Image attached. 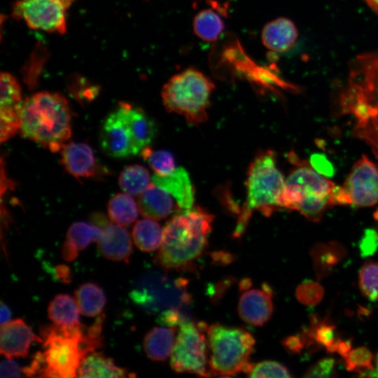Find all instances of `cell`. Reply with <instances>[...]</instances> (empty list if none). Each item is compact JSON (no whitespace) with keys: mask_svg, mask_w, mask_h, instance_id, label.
<instances>
[{"mask_svg":"<svg viewBox=\"0 0 378 378\" xmlns=\"http://www.w3.org/2000/svg\"><path fill=\"white\" fill-rule=\"evenodd\" d=\"M195 35L204 41L214 42L223 31L224 23L220 15L211 9L200 11L192 22Z\"/></svg>","mask_w":378,"mask_h":378,"instance_id":"4dcf8cb0","label":"cell"},{"mask_svg":"<svg viewBox=\"0 0 378 378\" xmlns=\"http://www.w3.org/2000/svg\"><path fill=\"white\" fill-rule=\"evenodd\" d=\"M40 334L45 362L42 377H77L78 368L86 356L103 345L102 336L92 335L81 324L45 326L41 328Z\"/></svg>","mask_w":378,"mask_h":378,"instance_id":"277c9868","label":"cell"},{"mask_svg":"<svg viewBox=\"0 0 378 378\" xmlns=\"http://www.w3.org/2000/svg\"><path fill=\"white\" fill-rule=\"evenodd\" d=\"M207 326L187 320L180 325L171 354L170 365L178 373H190L209 377L206 369Z\"/></svg>","mask_w":378,"mask_h":378,"instance_id":"30bf717a","label":"cell"},{"mask_svg":"<svg viewBox=\"0 0 378 378\" xmlns=\"http://www.w3.org/2000/svg\"><path fill=\"white\" fill-rule=\"evenodd\" d=\"M282 344L287 351L292 354H300L306 346L301 333L287 337L282 341Z\"/></svg>","mask_w":378,"mask_h":378,"instance_id":"7bdbcfd3","label":"cell"},{"mask_svg":"<svg viewBox=\"0 0 378 378\" xmlns=\"http://www.w3.org/2000/svg\"><path fill=\"white\" fill-rule=\"evenodd\" d=\"M61 162L66 171L76 178H90L106 174L92 147L86 143L71 141L61 149Z\"/></svg>","mask_w":378,"mask_h":378,"instance_id":"9a60e30c","label":"cell"},{"mask_svg":"<svg viewBox=\"0 0 378 378\" xmlns=\"http://www.w3.org/2000/svg\"><path fill=\"white\" fill-rule=\"evenodd\" d=\"M99 140L102 150L111 158H125L139 153L120 104L104 120Z\"/></svg>","mask_w":378,"mask_h":378,"instance_id":"4fadbf2b","label":"cell"},{"mask_svg":"<svg viewBox=\"0 0 378 378\" xmlns=\"http://www.w3.org/2000/svg\"><path fill=\"white\" fill-rule=\"evenodd\" d=\"M0 78V111L20 113L23 103L20 85L8 72H2Z\"/></svg>","mask_w":378,"mask_h":378,"instance_id":"d6a6232c","label":"cell"},{"mask_svg":"<svg viewBox=\"0 0 378 378\" xmlns=\"http://www.w3.org/2000/svg\"><path fill=\"white\" fill-rule=\"evenodd\" d=\"M0 310H1L0 322H1V326L10 321V319L11 318V311L10 308L3 302H1Z\"/></svg>","mask_w":378,"mask_h":378,"instance_id":"f6af8a7d","label":"cell"},{"mask_svg":"<svg viewBox=\"0 0 378 378\" xmlns=\"http://www.w3.org/2000/svg\"><path fill=\"white\" fill-rule=\"evenodd\" d=\"M23 374L22 368L13 360H4L0 365L1 377H21Z\"/></svg>","mask_w":378,"mask_h":378,"instance_id":"b9f144b4","label":"cell"},{"mask_svg":"<svg viewBox=\"0 0 378 378\" xmlns=\"http://www.w3.org/2000/svg\"><path fill=\"white\" fill-rule=\"evenodd\" d=\"M71 113L66 99L57 92H39L27 97L20 111V134L52 153L71 134Z\"/></svg>","mask_w":378,"mask_h":378,"instance_id":"3957f363","label":"cell"},{"mask_svg":"<svg viewBox=\"0 0 378 378\" xmlns=\"http://www.w3.org/2000/svg\"><path fill=\"white\" fill-rule=\"evenodd\" d=\"M55 276L57 280L64 284H69L71 281V270L65 265L56 266Z\"/></svg>","mask_w":378,"mask_h":378,"instance_id":"ee69618b","label":"cell"},{"mask_svg":"<svg viewBox=\"0 0 378 378\" xmlns=\"http://www.w3.org/2000/svg\"><path fill=\"white\" fill-rule=\"evenodd\" d=\"M74 299L80 313L90 317L100 315L106 302L103 290L92 282L80 286L74 293Z\"/></svg>","mask_w":378,"mask_h":378,"instance_id":"4316f807","label":"cell"},{"mask_svg":"<svg viewBox=\"0 0 378 378\" xmlns=\"http://www.w3.org/2000/svg\"><path fill=\"white\" fill-rule=\"evenodd\" d=\"M34 342H41L43 339L35 335L22 318L1 326L0 351L7 358H25Z\"/></svg>","mask_w":378,"mask_h":378,"instance_id":"2e32d148","label":"cell"},{"mask_svg":"<svg viewBox=\"0 0 378 378\" xmlns=\"http://www.w3.org/2000/svg\"><path fill=\"white\" fill-rule=\"evenodd\" d=\"M135 374L115 365L113 360L101 352H92L80 363L79 377H131Z\"/></svg>","mask_w":378,"mask_h":378,"instance_id":"cb8c5ba5","label":"cell"},{"mask_svg":"<svg viewBox=\"0 0 378 378\" xmlns=\"http://www.w3.org/2000/svg\"><path fill=\"white\" fill-rule=\"evenodd\" d=\"M215 85L201 71L190 68L174 75L163 86L162 99L166 110L183 116L190 125L207 120Z\"/></svg>","mask_w":378,"mask_h":378,"instance_id":"52a82bcc","label":"cell"},{"mask_svg":"<svg viewBox=\"0 0 378 378\" xmlns=\"http://www.w3.org/2000/svg\"><path fill=\"white\" fill-rule=\"evenodd\" d=\"M111 221L120 225H129L138 217L139 207L131 195L118 193L113 196L107 206Z\"/></svg>","mask_w":378,"mask_h":378,"instance_id":"f546056e","label":"cell"},{"mask_svg":"<svg viewBox=\"0 0 378 378\" xmlns=\"http://www.w3.org/2000/svg\"><path fill=\"white\" fill-rule=\"evenodd\" d=\"M132 234L139 249L151 252L160 248L163 239V229L155 220L146 218L135 223Z\"/></svg>","mask_w":378,"mask_h":378,"instance_id":"f1b7e54d","label":"cell"},{"mask_svg":"<svg viewBox=\"0 0 378 378\" xmlns=\"http://www.w3.org/2000/svg\"><path fill=\"white\" fill-rule=\"evenodd\" d=\"M187 281L167 274L148 271L138 278L130 292L132 301L149 314L172 309L186 310L191 301Z\"/></svg>","mask_w":378,"mask_h":378,"instance_id":"9c48e42d","label":"cell"},{"mask_svg":"<svg viewBox=\"0 0 378 378\" xmlns=\"http://www.w3.org/2000/svg\"><path fill=\"white\" fill-rule=\"evenodd\" d=\"M306 346L318 345L325 347L329 353H337L342 339L336 332V326L328 318L318 319L313 316L311 326L301 333Z\"/></svg>","mask_w":378,"mask_h":378,"instance_id":"d4e9b609","label":"cell"},{"mask_svg":"<svg viewBox=\"0 0 378 378\" xmlns=\"http://www.w3.org/2000/svg\"><path fill=\"white\" fill-rule=\"evenodd\" d=\"M149 172L139 164L125 167L120 174L119 185L122 190L131 195H140L152 183Z\"/></svg>","mask_w":378,"mask_h":378,"instance_id":"1f68e13d","label":"cell"},{"mask_svg":"<svg viewBox=\"0 0 378 378\" xmlns=\"http://www.w3.org/2000/svg\"><path fill=\"white\" fill-rule=\"evenodd\" d=\"M152 183L167 190L174 197L178 207V212L193 207L195 189L187 171L177 167L167 176L154 174Z\"/></svg>","mask_w":378,"mask_h":378,"instance_id":"d6986e66","label":"cell"},{"mask_svg":"<svg viewBox=\"0 0 378 378\" xmlns=\"http://www.w3.org/2000/svg\"><path fill=\"white\" fill-rule=\"evenodd\" d=\"M62 3H63L67 8L76 0H59Z\"/></svg>","mask_w":378,"mask_h":378,"instance_id":"c3c4849f","label":"cell"},{"mask_svg":"<svg viewBox=\"0 0 378 378\" xmlns=\"http://www.w3.org/2000/svg\"><path fill=\"white\" fill-rule=\"evenodd\" d=\"M102 229L93 223L76 222L68 229L66 240L62 246V255L64 260L71 262L79 251L90 243L98 241L102 236Z\"/></svg>","mask_w":378,"mask_h":378,"instance_id":"7402d4cb","label":"cell"},{"mask_svg":"<svg viewBox=\"0 0 378 378\" xmlns=\"http://www.w3.org/2000/svg\"><path fill=\"white\" fill-rule=\"evenodd\" d=\"M295 295L301 304L312 307L318 304L322 300L324 289L317 282L305 280L298 286Z\"/></svg>","mask_w":378,"mask_h":378,"instance_id":"74e56055","label":"cell"},{"mask_svg":"<svg viewBox=\"0 0 378 378\" xmlns=\"http://www.w3.org/2000/svg\"><path fill=\"white\" fill-rule=\"evenodd\" d=\"M175 327H155L144 337V349L153 361H164L171 356L175 342Z\"/></svg>","mask_w":378,"mask_h":378,"instance_id":"484cf974","label":"cell"},{"mask_svg":"<svg viewBox=\"0 0 378 378\" xmlns=\"http://www.w3.org/2000/svg\"><path fill=\"white\" fill-rule=\"evenodd\" d=\"M139 212L145 217L162 220L178 212L176 202L167 190L152 183L139 197Z\"/></svg>","mask_w":378,"mask_h":378,"instance_id":"ac0fdd59","label":"cell"},{"mask_svg":"<svg viewBox=\"0 0 378 378\" xmlns=\"http://www.w3.org/2000/svg\"><path fill=\"white\" fill-rule=\"evenodd\" d=\"M344 365L347 370L362 374L373 370L374 356L366 346H359L351 349L344 357Z\"/></svg>","mask_w":378,"mask_h":378,"instance_id":"8d00e7d4","label":"cell"},{"mask_svg":"<svg viewBox=\"0 0 378 378\" xmlns=\"http://www.w3.org/2000/svg\"><path fill=\"white\" fill-rule=\"evenodd\" d=\"M362 293L372 301H378V262L366 261L358 274Z\"/></svg>","mask_w":378,"mask_h":378,"instance_id":"e575fe53","label":"cell"},{"mask_svg":"<svg viewBox=\"0 0 378 378\" xmlns=\"http://www.w3.org/2000/svg\"><path fill=\"white\" fill-rule=\"evenodd\" d=\"M313 267L318 279L328 276L346 255L344 246L337 241L315 244L310 250Z\"/></svg>","mask_w":378,"mask_h":378,"instance_id":"603a6c76","label":"cell"},{"mask_svg":"<svg viewBox=\"0 0 378 378\" xmlns=\"http://www.w3.org/2000/svg\"><path fill=\"white\" fill-rule=\"evenodd\" d=\"M139 153L148 147L157 134L155 121L141 108L127 102L119 103Z\"/></svg>","mask_w":378,"mask_h":378,"instance_id":"44dd1931","label":"cell"},{"mask_svg":"<svg viewBox=\"0 0 378 378\" xmlns=\"http://www.w3.org/2000/svg\"><path fill=\"white\" fill-rule=\"evenodd\" d=\"M310 164L316 172L326 177L331 176L334 173L332 165L323 154H313L310 158Z\"/></svg>","mask_w":378,"mask_h":378,"instance_id":"60d3db41","label":"cell"},{"mask_svg":"<svg viewBox=\"0 0 378 378\" xmlns=\"http://www.w3.org/2000/svg\"><path fill=\"white\" fill-rule=\"evenodd\" d=\"M298 36V31L293 22L282 17L267 23L261 34L264 46L276 52L290 50L295 44Z\"/></svg>","mask_w":378,"mask_h":378,"instance_id":"ffe728a7","label":"cell"},{"mask_svg":"<svg viewBox=\"0 0 378 378\" xmlns=\"http://www.w3.org/2000/svg\"><path fill=\"white\" fill-rule=\"evenodd\" d=\"M358 247L363 257L374 254L378 249V232L373 229L365 230L359 241Z\"/></svg>","mask_w":378,"mask_h":378,"instance_id":"ab89813d","label":"cell"},{"mask_svg":"<svg viewBox=\"0 0 378 378\" xmlns=\"http://www.w3.org/2000/svg\"><path fill=\"white\" fill-rule=\"evenodd\" d=\"M285 181L277 167L274 152L272 150L259 151L247 171L246 201L239 213L234 237H239L244 232L255 211L270 216L283 208Z\"/></svg>","mask_w":378,"mask_h":378,"instance_id":"5b68a950","label":"cell"},{"mask_svg":"<svg viewBox=\"0 0 378 378\" xmlns=\"http://www.w3.org/2000/svg\"><path fill=\"white\" fill-rule=\"evenodd\" d=\"M79 309L75 299L68 294H59L50 301L48 308V318L54 324L74 326L80 324Z\"/></svg>","mask_w":378,"mask_h":378,"instance_id":"83f0119b","label":"cell"},{"mask_svg":"<svg viewBox=\"0 0 378 378\" xmlns=\"http://www.w3.org/2000/svg\"><path fill=\"white\" fill-rule=\"evenodd\" d=\"M93 224L102 229L98 241V249L105 258L128 263L132 253V243L129 232L121 225L111 223L105 215L95 213L91 216Z\"/></svg>","mask_w":378,"mask_h":378,"instance_id":"5bb4252c","label":"cell"},{"mask_svg":"<svg viewBox=\"0 0 378 378\" xmlns=\"http://www.w3.org/2000/svg\"><path fill=\"white\" fill-rule=\"evenodd\" d=\"M143 158L148 162L155 174L167 176L177 167L173 155L165 150H152L149 146L141 152Z\"/></svg>","mask_w":378,"mask_h":378,"instance_id":"836d02e7","label":"cell"},{"mask_svg":"<svg viewBox=\"0 0 378 378\" xmlns=\"http://www.w3.org/2000/svg\"><path fill=\"white\" fill-rule=\"evenodd\" d=\"M244 373L250 377H290L288 369L276 361L265 360L253 363L248 362Z\"/></svg>","mask_w":378,"mask_h":378,"instance_id":"d590c367","label":"cell"},{"mask_svg":"<svg viewBox=\"0 0 378 378\" xmlns=\"http://www.w3.org/2000/svg\"><path fill=\"white\" fill-rule=\"evenodd\" d=\"M374 218L377 220V222L378 223V211H376V213L374 214Z\"/></svg>","mask_w":378,"mask_h":378,"instance_id":"681fc988","label":"cell"},{"mask_svg":"<svg viewBox=\"0 0 378 378\" xmlns=\"http://www.w3.org/2000/svg\"><path fill=\"white\" fill-rule=\"evenodd\" d=\"M273 312L272 292L269 288L244 292L238 302V313L245 323L260 326L267 323Z\"/></svg>","mask_w":378,"mask_h":378,"instance_id":"e0dca14e","label":"cell"},{"mask_svg":"<svg viewBox=\"0 0 378 378\" xmlns=\"http://www.w3.org/2000/svg\"><path fill=\"white\" fill-rule=\"evenodd\" d=\"M290 156L295 167L286 178L282 206L299 211L312 222H318L326 211L333 206L332 194L335 185L308 162L295 154Z\"/></svg>","mask_w":378,"mask_h":378,"instance_id":"8992f818","label":"cell"},{"mask_svg":"<svg viewBox=\"0 0 378 378\" xmlns=\"http://www.w3.org/2000/svg\"><path fill=\"white\" fill-rule=\"evenodd\" d=\"M376 366L377 368H374L372 370L366 371L360 374L361 377H378V353L376 356Z\"/></svg>","mask_w":378,"mask_h":378,"instance_id":"bcb514c9","label":"cell"},{"mask_svg":"<svg viewBox=\"0 0 378 378\" xmlns=\"http://www.w3.org/2000/svg\"><path fill=\"white\" fill-rule=\"evenodd\" d=\"M332 200L335 205L372 206L378 203V165L362 155L353 165L341 186L335 187Z\"/></svg>","mask_w":378,"mask_h":378,"instance_id":"8fae6325","label":"cell"},{"mask_svg":"<svg viewBox=\"0 0 378 378\" xmlns=\"http://www.w3.org/2000/svg\"><path fill=\"white\" fill-rule=\"evenodd\" d=\"M66 9L59 0H18L13 6V16L31 29L64 34Z\"/></svg>","mask_w":378,"mask_h":378,"instance_id":"7c38bea8","label":"cell"},{"mask_svg":"<svg viewBox=\"0 0 378 378\" xmlns=\"http://www.w3.org/2000/svg\"><path fill=\"white\" fill-rule=\"evenodd\" d=\"M209 376L230 377L244 370L255 346L248 331L220 323L207 326Z\"/></svg>","mask_w":378,"mask_h":378,"instance_id":"ba28073f","label":"cell"},{"mask_svg":"<svg viewBox=\"0 0 378 378\" xmlns=\"http://www.w3.org/2000/svg\"><path fill=\"white\" fill-rule=\"evenodd\" d=\"M340 114L353 120V134L378 160V48L357 55L349 64L338 97Z\"/></svg>","mask_w":378,"mask_h":378,"instance_id":"6da1fadb","label":"cell"},{"mask_svg":"<svg viewBox=\"0 0 378 378\" xmlns=\"http://www.w3.org/2000/svg\"><path fill=\"white\" fill-rule=\"evenodd\" d=\"M335 360L332 358H324L312 366H310L304 374V377H320L326 378L335 376Z\"/></svg>","mask_w":378,"mask_h":378,"instance_id":"f35d334b","label":"cell"},{"mask_svg":"<svg viewBox=\"0 0 378 378\" xmlns=\"http://www.w3.org/2000/svg\"><path fill=\"white\" fill-rule=\"evenodd\" d=\"M213 221V214L200 206L176 213L163 228L155 263L165 270L192 268L207 246Z\"/></svg>","mask_w":378,"mask_h":378,"instance_id":"7a4b0ae2","label":"cell"},{"mask_svg":"<svg viewBox=\"0 0 378 378\" xmlns=\"http://www.w3.org/2000/svg\"><path fill=\"white\" fill-rule=\"evenodd\" d=\"M378 15V0H363Z\"/></svg>","mask_w":378,"mask_h":378,"instance_id":"7dc6e473","label":"cell"}]
</instances>
